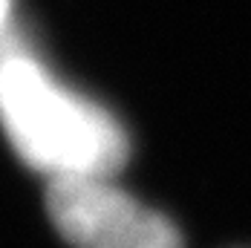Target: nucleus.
Segmentation results:
<instances>
[{"instance_id":"obj_1","label":"nucleus","mask_w":251,"mask_h":248,"mask_svg":"<svg viewBox=\"0 0 251 248\" xmlns=\"http://www.w3.org/2000/svg\"><path fill=\"white\" fill-rule=\"evenodd\" d=\"M0 124L18 156L50 179L116 176L130 156L127 130L110 110L26 55L0 61Z\"/></svg>"},{"instance_id":"obj_2","label":"nucleus","mask_w":251,"mask_h":248,"mask_svg":"<svg viewBox=\"0 0 251 248\" xmlns=\"http://www.w3.org/2000/svg\"><path fill=\"white\" fill-rule=\"evenodd\" d=\"M47 211L75 248H185L174 220L116 188L113 176L52 179Z\"/></svg>"},{"instance_id":"obj_3","label":"nucleus","mask_w":251,"mask_h":248,"mask_svg":"<svg viewBox=\"0 0 251 248\" xmlns=\"http://www.w3.org/2000/svg\"><path fill=\"white\" fill-rule=\"evenodd\" d=\"M9 12H12V0H0V32L9 24Z\"/></svg>"}]
</instances>
